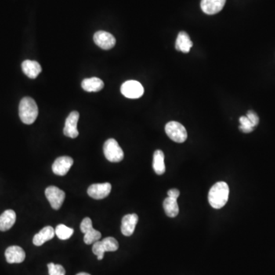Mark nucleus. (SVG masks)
Wrapping results in <instances>:
<instances>
[{"mask_svg": "<svg viewBox=\"0 0 275 275\" xmlns=\"http://www.w3.org/2000/svg\"><path fill=\"white\" fill-rule=\"evenodd\" d=\"M19 117L26 125H31L38 117V108L35 101L31 97H24L21 100L19 108Z\"/></svg>", "mask_w": 275, "mask_h": 275, "instance_id": "f03ea898", "label": "nucleus"}, {"mask_svg": "<svg viewBox=\"0 0 275 275\" xmlns=\"http://www.w3.org/2000/svg\"><path fill=\"white\" fill-rule=\"evenodd\" d=\"M55 231L52 226H45L38 234L33 238V244L36 246H41L46 242L52 240L55 237Z\"/></svg>", "mask_w": 275, "mask_h": 275, "instance_id": "2eb2a0df", "label": "nucleus"}, {"mask_svg": "<svg viewBox=\"0 0 275 275\" xmlns=\"http://www.w3.org/2000/svg\"><path fill=\"white\" fill-rule=\"evenodd\" d=\"M138 222H139V216L137 214H127V215H125L122 219V233L125 236H132Z\"/></svg>", "mask_w": 275, "mask_h": 275, "instance_id": "ddd939ff", "label": "nucleus"}, {"mask_svg": "<svg viewBox=\"0 0 275 275\" xmlns=\"http://www.w3.org/2000/svg\"><path fill=\"white\" fill-rule=\"evenodd\" d=\"M22 69L24 74L31 79H35L41 73V65L38 62L34 61L26 60L22 63Z\"/></svg>", "mask_w": 275, "mask_h": 275, "instance_id": "f3484780", "label": "nucleus"}, {"mask_svg": "<svg viewBox=\"0 0 275 275\" xmlns=\"http://www.w3.org/2000/svg\"><path fill=\"white\" fill-rule=\"evenodd\" d=\"M192 47H193V42L190 40V36L188 35L187 33L185 31H181L178 34L175 43V48L177 51L185 54L189 53Z\"/></svg>", "mask_w": 275, "mask_h": 275, "instance_id": "dca6fc26", "label": "nucleus"}, {"mask_svg": "<svg viewBox=\"0 0 275 275\" xmlns=\"http://www.w3.org/2000/svg\"><path fill=\"white\" fill-rule=\"evenodd\" d=\"M229 188L226 182H217L211 187L208 194L209 203L214 209H221L229 199Z\"/></svg>", "mask_w": 275, "mask_h": 275, "instance_id": "f257e3e1", "label": "nucleus"}, {"mask_svg": "<svg viewBox=\"0 0 275 275\" xmlns=\"http://www.w3.org/2000/svg\"><path fill=\"white\" fill-rule=\"evenodd\" d=\"M246 117H248V120L251 121L252 123V125L254 126H257L258 125V122H259V118H258V115L256 113H254L253 111H249L247 113V116Z\"/></svg>", "mask_w": 275, "mask_h": 275, "instance_id": "bb28decb", "label": "nucleus"}, {"mask_svg": "<svg viewBox=\"0 0 275 275\" xmlns=\"http://www.w3.org/2000/svg\"><path fill=\"white\" fill-rule=\"evenodd\" d=\"M153 168L156 174L161 175L165 172V164H164V154L161 150L154 152L153 157Z\"/></svg>", "mask_w": 275, "mask_h": 275, "instance_id": "aec40b11", "label": "nucleus"}, {"mask_svg": "<svg viewBox=\"0 0 275 275\" xmlns=\"http://www.w3.org/2000/svg\"><path fill=\"white\" fill-rule=\"evenodd\" d=\"M105 252L106 251H116L119 248V243L113 237H106L100 241Z\"/></svg>", "mask_w": 275, "mask_h": 275, "instance_id": "5701e85b", "label": "nucleus"}, {"mask_svg": "<svg viewBox=\"0 0 275 275\" xmlns=\"http://www.w3.org/2000/svg\"><path fill=\"white\" fill-rule=\"evenodd\" d=\"M5 258L8 263H22L26 259V252L19 246L12 245L5 250Z\"/></svg>", "mask_w": 275, "mask_h": 275, "instance_id": "f8f14e48", "label": "nucleus"}, {"mask_svg": "<svg viewBox=\"0 0 275 275\" xmlns=\"http://www.w3.org/2000/svg\"><path fill=\"white\" fill-rule=\"evenodd\" d=\"M164 212L167 214V215L171 218L177 216L179 214V207H178V202L175 199L168 197L164 200Z\"/></svg>", "mask_w": 275, "mask_h": 275, "instance_id": "412c9836", "label": "nucleus"}, {"mask_svg": "<svg viewBox=\"0 0 275 275\" xmlns=\"http://www.w3.org/2000/svg\"><path fill=\"white\" fill-rule=\"evenodd\" d=\"M165 132L171 140L178 143L184 142L187 139V132L182 124L178 122L171 121L165 125Z\"/></svg>", "mask_w": 275, "mask_h": 275, "instance_id": "20e7f679", "label": "nucleus"}, {"mask_svg": "<svg viewBox=\"0 0 275 275\" xmlns=\"http://www.w3.org/2000/svg\"><path fill=\"white\" fill-rule=\"evenodd\" d=\"M81 230L84 234V242L87 244H91L99 241L101 239L100 232L92 228V220L86 217L81 224Z\"/></svg>", "mask_w": 275, "mask_h": 275, "instance_id": "39448f33", "label": "nucleus"}, {"mask_svg": "<svg viewBox=\"0 0 275 275\" xmlns=\"http://www.w3.org/2000/svg\"><path fill=\"white\" fill-rule=\"evenodd\" d=\"M121 92L125 97L138 99L143 95L144 88L138 81H128L122 85Z\"/></svg>", "mask_w": 275, "mask_h": 275, "instance_id": "0eeeda50", "label": "nucleus"}, {"mask_svg": "<svg viewBox=\"0 0 275 275\" xmlns=\"http://www.w3.org/2000/svg\"><path fill=\"white\" fill-rule=\"evenodd\" d=\"M80 114L78 112L73 111L70 113L67 120L65 121L63 134L69 138L75 139L78 136L79 132L77 130V122H78Z\"/></svg>", "mask_w": 275, "mask_h": 275, "instance_id": "1a4fd4ad", "label": "nucleus"}, {"mask_svg": "<svg viewBox=\"0 0 275 275\" xmlns=\"http://www.w3.org/2000/svg\"><path fill=\"white\" fill-rule=\"evenodd\" d=\"M45 196L52 208L58 211L61 207L65 200V193L59 187L50 186L45 190Z\"/></svg>", "mask_w": 275, "mask_h": 275, "instance_id": "423d86ee", "label": "nucleus"}, {"mask_svg": "<svg viewBox=\"0 0 275 275\" xmlns=\"http://www.w3.org/2000/svg\"><path fill=\"white\" fill-rule=\"evenodd\" d=\"M226 0H202L200 7L204 13L214 15L223 9Z\"/></svg>", "mask_w": 275, "mask_h": 275, "instance_id": "4468645a", "label": "nucleus"}, {"mask_svg": "<svg viewBox=\"0 0 275 275\" xmlns=\"http://www.w3.org/2000/svg\"><path fill=\"white\" fill-rule=\"evenodd\" d=\"M16 214L12 210H7L0 215V231L5 232L13 226L16 222Z\"/></svg>", "mask_w": 275, "mask_h": 275, "instance_id": "a211bd4d", "label": "nucleus"}, {"mask_svg": "<svg viewBox=\"0 0 275 275\" xmlns=\"http://www.w3.org/2000/svg\"><path fill=\"white\" fill-rule=\"evenodd\" d=\"M55 234L57 235V236L60 240H69L74 234V229L67 227V226H65L63 224H60L55 229Z\"/></svg>", "mask_w": 275, "mask_h": 275, "instance_id": "4be33fe9", "label": "nucleus"}, {"mask_svg": "<svg viewBox=\"0 0 275 275\" xmlns=\"http://www.w3.org/2000/svg\"><path fill=\"white\" fill-rule=\"evenodd\" d=\"M93 40L95 44L103 50L112 49L117 42L113 34L105 31H99L95 33Z\"/></svg>", "mask_w": 275, "mask_h": 275, "instance_id": "6e6552de", "label": "nucleus"}, {"mask_svg": "<svg viewBox=\"0 0 275 275\" xmlns=\"http://www.w3.org/2000/svg\"><path fill=\"white\" fill-rule=\"evenodd\" d=\"M81 87L87 92H99L104 88V83L98 77L84 79Z\"/></svg>", "mask_w": 275, "mask_h": 275, "instance_id": "6ab92c4d", "label": "nucleus"}, {"mask_svg": "<svg viewBox=\"0 0 275 275\" xmlns=\"http://www.w3.org/2000/svg\"><path fill=\"white\" fill-rule=\"evenodd\" d=\"M240 123H241L240 129L241 130L242 132H244V133H250V132H252L253 130H254L255 126L252 125V123L248 120V117H240Z\"/></svg>", "mask_w": 275, "mask_h": 275, "instance_id": "b1692460", "label": "nucleus"}, {"mask_svg": "<svg viewBox=\"0 0 275 275\" xmlns=\"http://www.w3.org/2000/svg\"><path fill=\"white\" fill-rule=\"evenodd\" d=\"M74 164V160L68 156L58 157L52 165L54 174L59 176H64L68 173L69 170Z\"/></svg>", "mask_w": 275, "mask_h": 275, "instance_id": "9d476101", "label": "nucleus"}, {"mask_svg": "<svg viewBox=\"0 0 275 275\" xmlns=\"http://www.w3.org/2000/svg\"><path fill=\"white\" fill-rule=\"evenodd\" d=\"M168 197L177 200L179 197L180 191L178 189H171V190L168 192Z\"/></svg>", "mask_w": 275, "mask_h": 275, "instance_id": "cd10ccee", "label": "nucleus"}, {"mask_svg": "<svg viewBox=\"0 0 275 275\" xmlns=\"http://www.w3.org/2000/svg\"><path fill=\"white\" fill-rule=\"evenodd\" d=\"M111 189L110 183H94L88 188V193L90 197L95 200H102L109 196Z\"/></svg>", "mask_w": 275, "mask_h": 275, "instance_id": "9b49d317", "label": "nucleus"}, {"mask_svg": "<svg viewBox=\"0 0 275 275\" xmlns=\"http://www.w3.org/2000/svg\"><path fill=\"white\" fill-rule=\"evenodd\" d=\"M77 275H91L89 274L85 273V272H81V273L77 274Z\"/></svg>", "mask_w": 275, "mask_h": 275, "instance_id": "c85d7f7f", "label": "nucleus"}, {"mask_svg": "<svg viewBox=\"0 0 275 275\" xmlns=\"http://www.w3.org/2000/svg\"><path fill=\"white\" fill-rule=\"evenodd\" d=\"M105 157L110 162H120L124 158V153L114 139H108L103 146Z\"/></svg>", "mask_w": 275, "mask_h": 275, "instance_id": "7ed1b4c3", "label": "nucleus"}, {"mask_svg": "<svg viewBox=\"0 0 275 275\" xmlns=\"http://www.w3.org/2000/svg\"><path fill=\"white\" fill-rule=\"evenodd\" d=\"M92 252H93L94 255L97 256V259L99 260V261L103 259L105 251L103 250V246L101 244V243L99 240V241L93 243V246H92Z\"/></svg>", "mask_w": 275, "mask_h": 275, "instance_id": "a878e982", "label": "nucleus"}, {"mask_svg": "<svg viewBox=\"0 0 275 275\" xmlns=\"http://www.w3.org/2000/svg\"><path fill=\"white\" fill-rule=\"evenodd\" d=\"M48 272L49 275H65V269L61 265L56 264L49 263L48 265Z\"/></svg>", "mask_w": 275, "mask_h": 275, "instance_id": "393cba45", "label": "nucleus"}]
</instances>
